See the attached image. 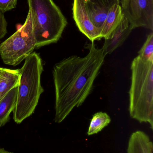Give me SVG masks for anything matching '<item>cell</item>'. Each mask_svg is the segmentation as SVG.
<instances>
[{
  "label": "cell",
  "instance_id": "cell-21",
  "mask_svg": "<svg viewBox=\"0 0 153 153\" xmlns=\"http://www.w3.org/2000/svg\"><path fill=\"white\" fill-rule=\"evenodd\" d=\"M4 69V68H1V67H0V75H1V74L2 73V72L3 71Z\"/></svg>",
  "mask_w": 153,
  "mask_h": 153
},
{
  "label": "cell",
  "instance_id": "cell-3",
  "mask_svg": "<svg viewBox=\"0 0 153 153\" xmlns=\"http://www.w3.org/2000/svg\"><path fill=\"white\" fill-rule=\"evenodd\" d=\"M19 70L17 101L13 111V119L21 123L34 112L44 90L41 85L43 63L39 54L33 52L25 59Z\"/></svg>",
  "mask_w": 153,
  "mask_h": 153
},
{
  "label": "cell",
  "instance_id": "cell-15",
  "mask_svg": "<svg viewBox=\"0 0 153 153\" xmlns=\"http://www.w3.org/2000/svg\"><path fill=\"white\" fill-rule=\"evenodd\" d=\"M123 14L127 18L134 29L137 28V0H121Z\"/></svg>",
  "mask_w": 153,
  "mask_h": 153
},
{
  "label": "cell",
  "instance_id": "cell-18",
  "mask_svg": "<svg viewBox=\"0 0 153 153\" xmlns=\"http://www.w3.org/2000/svg\"><path fill=\"white\" fill-rule=\"evenodd\" d=\"M8 23L5 19L4 13L0 11V39H2L7 32Z\"/></svg>",
  "mask_w": 153,
  "mask_h": 153
},
{
  "label": "cell",
  "instance_id": "cell-16",
  "mask_svg": "<svg viewBox=\"0 0 153 153\" xmlns=\"http://www.w3.org/2000/svg\"><path fill=\"white\" fill-rule=\"evenodd\" d=\"M138 55L146 61L153 62V33L151 32L143 46L138 52Z\"/></svg>",
  "mask_w": 153,
  "mask_h": 153
},
{
  "label": "cell",
  "instance_id": "cell-12",
  "mask_svg": "<svg viewBox=\"0 0 153 153\" xmlns=\"http://www.w3.org/2000/svg\"><path fill=\"white\" fill-rule=\"evenodd\" d=\"M19 70L4 69L0 75V101L14 87L18 86Z\"/></svg>",
  "mask_w": 153,
  "mask_h": 153
},
{
  "label": "cell",
  "instance_id": "cell-17",
  "mask_svg": "<svg viewBox=\"0 0 153 153\" xmlns=\"http://www.w3.org/2000/svg\"><path fill=\"white\" fill-rule=\"evenodd\" d=\"M17 0H0V11L4 13L16 7Z\"/></svg>",
  "mask_w": 153,
  "mask_h": 153
},
{
  "label": "cell",
  "instance_id": "cell-4",
  "mask_svg": "<svg viewBox=\"0 0 153 153\" xmlns=\"http://www.w3.org/2000/svg\"><path fill=\"white\" fill-rule=\"evenodd\" d=\"M28 3L36 48L56 43L67 24L59 7L53 0H28Z\"/></svg>",
  "mask_w": 153,
  "mask_h": 153
},
{
  "label": "cell",
  "instance_id": "cell-20",
  "mask_svg": "<svg viewBox=\"0 0 153 153\" xmlns=\"http://www.w3.org/2000/svg\"><path fill=\"white\" fill-rule=\"evenodd\" d=\"M0 153H13L12 152H10L8 151H5L3 148H0Z\"/></svg>",
  "mask_w": 153,
  "mask_h": 153
},
{
  "label": "cell",
  "instance_id": "cell-9",
  "mask_svg": "<svg viewBox=\"0 0 153 153\" xmlns=\"http://www.w3.org/2000/svg\"><path fill=\"white\" fill-rule=\"evenodd\" d=\"M137 28L153 30V0H137Z\"/></svg>",
  "mask_w": 153,
  "mask_h": 153
},
{
  "label": "cell",
  "instance_id": "cell-14",
  "mask_svg": "<svg viewBox=\"0 0 153 153\" xmlns=\"http://www.w3.org/2000/svg\"><path fill=\"white\" fill-rule=\"evenodd\" d=\"M111 122L110 117L106 112H97L93 116L87 132L88 136L98 134Z\"/></svg>",
  "mask_w": 153,
  "mask_h": 153
},
{
  "label": "cell",
  "instance_id": "cell-6",
  "mask_svg": "<svg viewBox=\"0 0 153 153\" xmlns=\"http://www.w3.org/2000/svg\"><path fill=\"white\" fill-rule=\"evenodd\" d=\"M88 0H74L73 18L79 30L92 43L102 39L100 31L93 24L89 18L87 7Z\"/></svg>",
  "mask_w": 153,
  "mask_h": 153
},
{
  "label": "cell",
  "instance_id": "cell-10",
  "mask_svg": "<svg viewBox=\"0 0 153 153\" xmlns=\"http://www.w3.org/2000/svg\"><path fill=\"white\" fill-rule=\"evenodd\" d=\"M124 16L122 7L119 4H115L110 8L101 32L102 38H109L116 29Z\"/></svg>",
  "mask_w": 153,
  "mask_h": 153
},
{
  "label": "cell",
  "instance_id": "cell-11",
  "mask_svg": "<svg viewBox=\"0 0 153 153\" xmlns=\"http://www.w3.org/2000/svg\"><path fill=\"white\" fill-rule=\"evenodd\" d=\"M18 86L14 87L0 101V128L10 120V115L13 111L17 101Z\"/></svg>",
  "mask_w": 153,
  "mask_h": 153
},
{
  "label": "cell",
  "instance_id": "cell-7",
  "mask_svg": "<svg viewBox=\"0 0 153 153\" xmlns=\"http://www.w3.org/2000/svg\"><path fill=\"white\" fill-rule=\"evenodd\" d=\"M132 25L124 15L122 20L109 37L105 39L102 50L106 56L110 54L121 46L128 37L133 30Z\"/></svg>",
  "mask_w": 153,
  "mask_h": 153
},
{
  "label": "cell",
  "instance_id": "cell-1",
  "mask_svg": "<svg viewBox=\"0 0 153 153\" xmlns=\"http://www.w3.org/2000/svg\"><path fill=\"white\" fill-rule=\"evenodd\" d=\"M84 57L72 56L56 64L53 70L55 87L54 121L63 122L75 108L81 106L92 91L106 55L93 43L87 45Z\"/></svg>",
  "mask_w": 153,
  "mask_h": 153
},
{
  "label": "cell",
  "instance_id": "cell-5",
  "mask_svg": "<svg viewBox=\"0 0 153 153\" xmlns=\"http://www.w3.org/2000/svg\"><path fill=\"white\" fill-rule=\"evenodd\" d=\"M36 48L31 11L23 25L0 45V56L4 63L16 66L25 60Z\"/></svg>",
  "mask_w": 153,
  "mask_h": 153
},
{
  "label": "cell",
  "instance_id": "cell-19",
  "mask_svg": "<svg viewBox=\"0 0 153 153\" xmlns=\"http://www.w3.org/2000/svg\"><path fill=\"white\" fill-rule=\"evenodd\" d=\"M93 2L96 3L101 6L110 8L115 4H119L120 0H90Z\"/></svg>",
  "mask_w": 153,
  "mask_h": 153
},
{
  "label": "cell",
  "instance_id": "cell-2",
  "mask_svg": "<svg viewBox=\"0 0 153 153\" xmlns=\"http://www.w3.org/2000/svg\"><path fill=\"white\" fill-rule=\"evenodd\" d=\"M131 70L130 117L140 123H148L153 130V62L146 61L138 55L133 60Z\"/></svg>",
  "mask_w": 153,
  "mask_h": 153
},
{
  "label": "cell",
  "instance_id": "cell-13",
  "mask_svg": "<svg viewBox=\"0 0 153 153\" xmlns=\"http://www.w3.org/2000/svg\"><path fill=\"white\" fill-rule=\"evenodd\" d=\"M89 18L92 23L101 32L103 24L107 16L109 8L101 6L90 0L87 1Z\"/></svg>",
  "mask_w": 153,
  "mask_h": 153
},
{
  "label": "cell",
  "instance_id": "cell-8",
  "mask_svg": "<svg viewBox=\"0 0 153 153\" xmlns=\"http://www.w3.org/2000/svg\"><path fill=\"white\" fill-rule=\"evenodd\" d=\"M127 153H153L152 141L144 131H135L129 137Z\"/></svg>",
  "mask_w": 153,
  "mask_h": 153
}]
</instances>
